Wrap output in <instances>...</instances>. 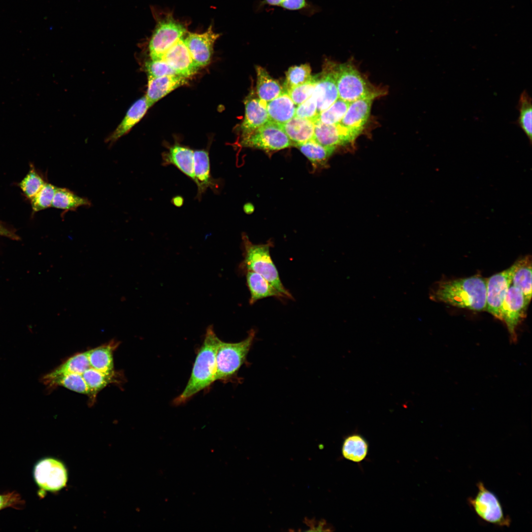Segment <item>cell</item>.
I'll use <instances>...</instances> for the list:
<instances>
[{"instance_id": "1", "label": "cell", "mask_w": 532, "mask_h": 532, "mask_svg": "<svg viewBox=\"0 0 532 532\" xmlns=\"http://www.w3.org/2000/svg\"><path fill=\"white\" fill-rule=\"evenodd\" d=\"M430 299L454 307L474 311L485 310L486 280L479 275L441 280L430 292Z\"/></svg>"}, {"instance_id": "2", "label": "cell", "mask_w": 532, "mask_h": 532, "mask_svg": "<svg viewBox=\"0 0 532 532\" xmlns=\"http://www.w3.org/2000/svg\"><path fill=\"white\" fill-rule=\"evenodd\" d=\"M220 340L213 326H209L198 352L189 379L183 392L173 400L174 405L185 403L216 381V354Z\"/></svg>"}, {"instance_id": "3", "label": "cell", "mask_w": 532, "mask_h": 532, "mask_svg": "<svg viewBox=\"0 0 532 532\" xmlns=\"http://www.w3.org/2000/svg\"><path fill=\"white\" fill-rule=\"evenodd\" d=\"M242 239L244 248V259L240 268L245 271L256 272L267 280L285 298L293 299L291 293L283 286L278 271L270 255L271 243L256 244L250 241L248 236L243 233Z\"/></svg>"}, {"instance_id": "4", "label": "cell", "mask_w": 532, "mask_h": 532, "mask_svg": "<svg viewBox=\"0 0 532 532\" xmlns=\"http://www.w3.org/2000/svg\"><path fill=\"white\" fill-rule=\"evenodd\" d=\"M255 336L251 330L247 337L236 343L226 342L220 340L216 354V380L232 382L246 361Z\"/></svg>"}, {"instance_id": "5", "label": "cell", "mask_w": 532, "mask_h": 532, "mask_svg": "<svg viewBox=\"0 0 532 532\" xmlns=\"http://www.w3.org/2000/svg\"><path fill=\"white\" fill-rule=\"evenodd\" d=\"M335 77L339 98L352 102L366 97L376 98L382 91L371 86L351 62L336 64Z\"/></svg>"}, {"instance_id": "6", "label": "cell", "mask_w": 532, "mask_h": 532, "mask_svg": "<svg viewBox=\"0 0 532 532\" xmlns=\"http://www.w3.org/2000/svg\"><path fill=\"white\" fill-rule=\"evenodd\" d=\"M475 496L467 500L470 507L482 521L499 527H509L511 520L505 514L498 497L489 490L481 481L476 484Z\"/></svg>"}, {"instance_id": "7", "label": "cell", "mask_w": 532, "mask_h": 532, "mask_svg": "<svg viewBox=\"0 0 532 532\" xmlns=\"http://www.w3.org/2000/svg\"><path fill=\"white\" fill-rule=\"evenodd\" d=\"M240 145L268 152L293 146L281 126L270 121L255 130L241 135Z\"/></svg>"}, {"instance_id": "8", "label": "cell", "mask_w": 532, "mask_h": 532, "mask_svg": "<svg viewBox=\"0 0 532 532\" xmlns=\"http://www.w3.org/2000/svg\"><path fill=\"white\" fill-rule=\"evenodd\" d=\"M184 25L170 15L158 21L149 43L151 60H161L166 51L186 33Z\"/></svg>"}, {"instance_id": "9", "label": "cell", "mask_w": 532, "mask_h": 532, "mask_svg": "<svg viewBox=\"0 0 532 532\" xmlns=\"http://www.w3.org/2000/svg\"><path fill=\"white\" fill-rule=\"evenodd\" d=\"M33 475L34 481L40 490L56 492L66 486L67 481V471L61 461L53 458H45L35 465Z\"/></svg>"}, {"instance_id": "10", "label": "cell", "mask_w": 532, "mask_h": 532, "mask_svg": "<svg viewBox=\"0 0 532 532\" xmlns=\"http://www.w3.org/2000/svg\"><path fill=\"white\" fill-rule=\"evenodd\" d=\"M528 305L521 291L511 285L500 309V320L505 324L512 342L517 340L516 329L526 318Z\"/></svg>"}, {"instance_id": "11", "label": "cell", "mask_w": 532, "mask_h": 532, "mask_svg": "<svg viewBox=\"0 0 532 532\" xmlns=\"http://www.w3.org/2000/svg\"><path fill=\"white\" fill-rule=\"evenodd\" d=\"M515 268L510 267L497 273L486 280V306L485 311L500 320V309L511 285Z\"/></svg>"}, {"instance_id": "12", "label": "cell", "mask_w": 532, "mask_h": 532, "mask_svg": "<svg viewBox=\"0 0 532 532\" xmlns=\"http://www.w3.org/2000/svg\"><path fill=\"white\" fill-rule=\"evenodd\" d=\"M369 96L350 102L344 116L338 123L354 140L361 133L369 118L373 100Z\"/></svg>"}, {"instance_id": "13", "label": "cell", "mask_w": 532, "mask_h": 532, "mask_svg": "<svg viewBox=\"0 0 532 532\" xmlns=\"http://www.w3.org/2000/svg\"><path fill=\"white\" fill-rule=\"evenodd\" d=\"M220 34L215 33L212 25L204 33H187L185 44L196 65L199 68L210 61L213 45Z\"/></svg>"}, {"instance_id": "14", "label": "cell", "mask_w": 532, "mask_h": 532, "mask_svg": "<svg viewBox=\"0 0 532 532\" xmlns=\"http://www.w3.org/2000/svg\"><path fill=\"white\" fill-rule=\"evenodd\" d=\"M332 62L327 65L319 75H316V82L313 95L317 100L318 114L330 106L338 98L335 66Z\"/></svg>"}, {"instance_id": "15", "label": "cell", "mask_w": 532, "mask_h": 532, "mask_svg": "<svg viewBox=\"0 0 532 532\" xmlns=\"http://www.w3.org/2000/svg\"><path fill=\"white\" fill-rule=\"evenodd\" d=\"M162 59L175 71L177 75L186 78L195 75L199 69L191 57L184 37L166 51Z\"/></svg>"}, {"instance_id": "16", "label": "cell", "mask_w": 532, "mask_h": 532, "mask_svg": "<svg viewBox=\"0 0 532 532\" xmlns=\"http://www.w3.org/2000/svg\"><path fill=\"white\" fill-rule=\"evenodd\" d=\"M195 182L198 187L197 198L200 200L208 188L217 192L220 186L217 180L212 177L209 153L207 150L201 149L194 152Z\"/></svg>"}, {"instance_id": "17", "label": "cell", "mask_w": 532, "mask_h": 532, "mask_svg": "<svg viewBox=\"0 0 532 532\" xmlns=\"http://www.w3.org/2000/svg\"><path fill=\"white\" fill-rule=\"evenodd\" d=\"M244 104L245 116L240 125L241 135L255 130L269 121L266 102L259 98L253 97L252 92L246 98Z\"/></svg>"}, {"instance_id": "18", "label": "cell", "mask_w": 532, "mask_h": 532, "mask_svg": "<svg viewBox=\"0 0 532 532\" xmlns=\"http://www.w3.org/2000/svg\"><path fill=\"white\" fill-rule=\"evenodd\" d=\"M188 78L178 75L154 77L148 76L146 94L149 107L176 88L188 83Z\"/></svg>"}, {"instance_id": "19", "label": "cell", "mask_w": 532, "mask_h": 532, "mask_svg": "<svg viewBox=\"0 0 532 532\" xmlns=\"http://www.w3.org/2000/svg\"><path fill=\"white\" fill-rule=\"evenodd\" d=\"M194 152L188 147L175 143L162 154V165L174 166L195 182Z\"/></svg>"}, {"instance_id": "20", "label": "cell", "mask_w": 532, "mask_h": 532, "mask_svg": "<svg viewBox=\"0 0 532 532\" xmlns=\"http://www.w3.org/2000/svg\"><path fill=\"white\" fill-rule=\"evenodd\" d=\"M314 125L313 139L324 146L336 148L353 141L338 124L327 125L316 121Z\"/></svg>"}, {"instance_id": "21", "label": "cell", "mask_w": 532, "mask_h": 532, "mask_svg": "<svg viewBox=\"0 0 532 532\" xmlns=\"http://www.w3.org/2000/svg\"><path fill=\"white\" fill-rule=\"evenodd\" d=\"M149 108L145 96L136 100L129 108L121 123L107 138L106 142L113 143L127 134L143 117Z\"/></svg>"}, {"instance_id": "22", "label": "cell", "mask_w": 532, "mask_h": 532, "mask_svg": "<svg viewBox=\"0 0 532 532\" xmlns=\"http://www.w3.org/2000/svg\"><path fill=\"white\" fill-rule=\"evenodd\" d=\"M119 343L112 340L109 342L87 351L90 365L96 369L108 374L117 373L114 368L113 353Z\"/></svg>"}, {"instance_id": "23", "label": "cell", "mask_w": 532, "mask_h": 532, "mask_svg": "<svg viewBox=\"0 0 532 532\" xmlns=\"http://www.w3.org/2000/svg\"><path fill=\"white\" fill-rule=\"evenodd\" d=\"M269 120L283 124L295 116L296 105L288 94L283 91L279 96L266 102Z\"/></svg>"}, {"instance_id": "24", "label": "cell", "mask_w": 532, "mask_h": 532, "mask_svg": "<svg viewBox=\"0 0 532 532\" xmlns=\"http://www.w3.org/2000/svg\"><path fill=\"white\" fill-rule=\"evenodd\" d=\"M279 125L293 146H296L313 138L315 125L310 120L295 116L287 122Z\"/></svg>"}, {"instance_id": "25", "label": "cell", "mask_w": 532, "mask_h": 532, "mask_svg": "<svg viewBox=\"0 0 532 532\" xmlns=\"http://www.w3.org/2000/svg\"><path fill=\"white\" fill-rule=\"evenodd\" d=\"M511 285L522 292L526 302L529 304L532 299V258L526 255L515 263Z\"/></svg>"}, {"instance_id": "26", "label": "cell", "mask_w": 532, "mask_h": 532, "mask_svg": "<svg viewBox=\"0 0 532 532\" xmlns=\"http://www.w3.org/2000/svg\"><path fill=\"white\" fill-rule=\"evenodd\" d=\"M246 272L247 284L250 293V304H253L258 300L267 297L285 298L282 293L260 274L252 271Z\"/></svg>"}, {"instance_id": "27", "label": "cell", "mask_w": 532, "mask_h": 532, "mask_svg": "<svg viewBox=\"0 0 532 532\" xmlns=\"http://www.w3.org/2000/svg\"><path fill=\"white\" fill-rule=\"evenodd\" d=\"M44 383L50 387L62 386L78 393L88 395L90 391L81 375L75 373L50 372L43 377Z\"/></svg>"}, {"instance_id": "28", "label": "cell", "mask_w": 532, "mask_h": 532, "mask_svg": "<svg viewBox=\"0 0 532 532\" xmlns=\"http://www.w3.org/2000/svg\"><path fill=\"white\" fill-rule=\"evenodd\" d=\"M368 452V442L360 433H351L344 438L341 452L343 457L346 460L360 463L365 459Z\"/></svg>"}, {"instance_id": "29", "label": "cell", "mask_w": 532, "mask_h": 532, "mask_svg": "<svg viewBox=\"0 0 532 532\" xmlns=\"http://www.w3.org/2000/svg\"><path fill=\"white\" fill-rule=\"evenodd\" d=\"M257 73V93L259 98L267 102L278 96L283 89L279 82L273 79L266 69L260 66H256Z\"/></svg>"}, {"instance_id": "30", "label": "cell", "mask_w": 532, "mask_h": 532, "mask_svg": "<svg viewBox=\"0 0 532 532\" xmlns=\"http://www.w3.org/2000/svg\"><path fill=\"white\" fill-rule=\"evenodd\" d=\"M310 161L314 169L323 167L335 149L324 146L312 139L296 146Z\"/></svg>"}, {"instance_id": "31", "label": "cell", "mask_w": 532, "mask_h": 532, "mask_svg": "<svg viewBox=\"0 0 532 532\" xmlns=\"http://www.w3.org/2000/svg\"><path fill=\"white\" fill-rule=\"evenodd\" d=\"M516 108L519 112V116L514 123L523 131L528 138L531 145L532 142V98L526 90L521 94Z\"/></svg>"}, {"instance_id": "32", "label": "cell", "mask_w": 532, "mask_h": 532, "mask_svg": "<svg viewBox=\"0 0 532 532\" xmlns=\"http://www.w3.org/2000/svg\"><path fill=\"white\" fill-rule=\"evenodd\" d=\"M90 205V202L87 199L76 195L67 189L57 188L51 206L68 211Z\"/></svg>"}, {"instance_id": "33", "label": "cell", "mask_w": 532, "mask_h": 532, "mask_svg": "<svg viewBox=\"0 0 532 532\" xmlns=\"http://www.w3.org/2000/svg\"><path fill=\"white\" fill-rule=\"evenodd\" d=\"M309 64L294 66L289 68L286 72V79L284 90H287L311 80L313 77Z\"/></svg>"}, {"instance_id": "34", "label": "cell", "mask_w": 532, "mask_h": 532, "mask_svg": "<svg viewBox=\"0 0 532 532\" xmlns=\"http://www.w3.org/2000/svg\"><path fill=\"white\" fill-rule=\"evenodd\" d=\"M268 6L280 7L284 9L296 11L307 16H312L319 11V7L308 0H264Z\"/></svg>"}, {"instance_id": "35", "label": "cell", "mask_w": 532, "mask_h": 532, "mask_svg": "<svg viewBox=\"0 0 532 532\" xmlns=\"http://www.w3.org/2000/svg\"><path fill=\"white\" fill-rule=\"evenodd\" d=\"M349 104L350 102L338 98L328 108L319 113L316 121L327 125L337 124L344 116Z\"/></svg>"}, {"instance_id": "36", "label": "cell", "mask_w": 532, "mask_h": 532, "mask_svg": "<svg viewBox=\"0 0 532 532\" xmlns=\"http://www.w3.org/2000/svg\"><path fill=\"white\" fill-rule=\"evenodd\" d=\"M57 188L45 183L36 195L31 199L33 210L36 212L51 206Z\"/></svg>"}, {"instance_id": "37", "label": "cell", "mask_w": 532, "mask_h": 532, "mask_svg": "<svg viewBox=\"0 0 532 532\" xmlns=\"http://www.w3.org/2000/svg\"><path fill=\"white\" fill-rule=\"evenodd\" d=\"M316 82V76H314L312 79L308 82L292 88L286 92L290 96L296 105L298 106L311 96L314 90Z\"/></svg>"}, {"instance_id": "38", "label": "cell", "mask_w": 532, "mask_h": 532, "mask_svg": "<svg viewBox=\"0 0 532 532\" xmlns=\"http://www.w3.org/2000/svg\"><path fill=\"white\" fill-rule=\"evenodd\" d=\"M45 182L33 169H31L20 184L26 196L30 199L41 190Z\"/></svg>"}, {"instance_id": "39", "label": "cell", "mask_w": 532, "mask_h": 532, "mask_svg": "<svg viewBox=\"0 0 532 532\" xmlns=\"http://www.w3.org/2000/svg\"><path fill=\"white\" fill-rule=\"evenodd\" d=\"M145 67L148 76L154 77L177 75L175 71L163 59L147 61L145 63Z\"/></svg>"}, {"instance_id": "40", "label": "cell", "mask_w": 532, "mask_h": 532, "mask_svg": "<svg viewBox=\"0 0 532 532\" xmlns=\"http://www.w3.org/2000/svg\"><path fill=\"white\" fill-rule=\"evenodd\" d=\"M318 114L316 99L313 94L305 101L298 105L295 111V116L310 120L314 123Z\"/></svg>"}, {"instance_id": "41", "label": "cell", "mask_w": 532, "mask_h": 532, "mask_svg": "<svg viewBox=\"0 0 532 532\" xmlns=\"http://www.w3.org/2000/svg\"><path fill=\"white\" fill-rule=\"evenodd\" d=\"M24 504V500L16 492H12L0 495V510L7 507L20 509Z\"/></svg>"}, {"instance_id": "42", "label": "cell", "mask_w": 532, "mask_h": 532, "mask_svg": "<svg viewBox=\"0 0 532 532\" xmlns=\"http://www.w3.org/2000/svg\"><path fill=\"white\" fill-rule=\"evenodd\" d=\"M0 235L8 237L13 240H19V237L0 223Z\"/></svg>"}, {"instance_id": "43", "label": "cell", "mask_w": 532, "mask_h": 532, "mask_svg": "<svg viewBox=\"0 0 532 532\" xmlns=\"http://www.w3.org/2000/svg\"><path fill=\"white\" fill-rule=\"evenodd\" d=\"M171 202L174 205L180 207L183 204L184 199L181 196H177L172 198Z\"/></svg>"}, {"instance_id": "44", "label": "cell", "mask_w": 532, "mask_h": 532, "mask_svg": "<svg viewBox=\"0 0 532 532\" xmlns=\"http://www.w3.org/2000/svg\"><path fill=\"white\" fill-rule=\"evenodd\" d=\"M244 211L246 213H249L250 212H252V206L251 204H250V205H249V204H245L244 205Z\"/></svg>"}]
</instances>
